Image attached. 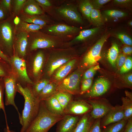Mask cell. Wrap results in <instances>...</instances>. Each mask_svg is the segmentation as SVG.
<instances>
[{
  "label": "cell",
  "instance_id": "cell-33",
  "mask_svg": "<svg viewBox=\"0 0 132 132\" xmlns=\"http://www.w3.org/2000/svg\"><path fill=\"white\" fill-rule=\"evenodd\" d=\"M104 13L107 16L113 18H121L127 15V14L124 12L115 10H106Z\"/></svg>",
  "mask_w": 132,
  "mask_h": 132
},
{
  "label": "cell",
  "instance_id": "cell-6",
  "mask_svg": "<svg viewBox=\"0 0 132 132\" xmlns=\"http://www.w3.org/2000/svg\"><path fill=\"white\" fill-rule=\"evenodd\" d=\"M80 78L79 73H74L65 78L57 89L60 92L76 94L79 91Z\"/></svg>",
  "mask_w": 132,
  "mask_h": 132
},
{
  "label": "cell",
  "instance_id": "cell-41",
  "mask_svg": "<svg viewBox=\"0 0 132 132\" xmlns=\"http://www.w3.org/2000/svg\"><path fill=\"white\" fill-rule=\"evenodd\" d=\"M126 55L123 53L119 55L116 61V66L120 69L125 62L127 58Z\"/></svg>",
  "mask_w": 132,
  "mask_h": 132
},
{
  "label": "cell",
  "instance_id": "cell-16",
  "mask_svg": "<svg viewBox=\"0 0 132 132\" xmlns=\"http://www.w3.org/2000/svg\"><path fill=\"white\" fill-rule=\"evenodd\" d=\"M92 123L89 114H85L79 119L74 132H89Z\"/></svg>",
  "mask_w": 132,
  "mask_h": 132
},
{
  "label": "cell",
  "instance_id": "cell-12",
  "mask_svg": "<svg viewBox=\"0 0 132 132\" xmlns=\"http://www.w3.org/2000/svg\"><path fill=\"white\" fill-rule=\"evenodd\" d=\"M106 115L101 126L102 127L120 121L124 118L123 109L122 106L120 105L113 107Z\"/></svg>",
  "mask_w": 132,
  "mask_h": 132
},
{
  "label": "cell",
  "instance_id": "cell-10",
  "mask_svg": "<svg viewBox=\"0 0 132 132\" xmlns=\"http://www.w3.org/2000/svg\"><path fill=\"white\" fill-rule=\"evenodd\" d=\"M110 86V83L107 80L103 78H99L91 87L87 94V96L92 98L100 96L108 91Z\"/></svg>",
  "mask_w": 132,
  "mask_h": 132
},
{
  "label": "cell",
  "instance_id": "cell-11",
  "mask_svg": "<svg viewBox=\"0 0 132 132\" xmlns=\"http://www.w3.org/2000/svg\"><path fill=\"white\" fill-rule=\"evenodd\" d=\"M79 120L78 116L65 115L59 121L56 132H74Z\"/></svg>",
  "mask_w": 132,
  "mask_h": 132
},
{
  "label": "cell",
  "instance_id": "cell-38",
  "mask_svg": "<svg viewBox=\"0 0 132 132\" xmlns=\"http://www.w3.org/2000/svg\"><path fill=\"white\" fill-rule=\"evenodd\" d=\"M92 78L84 79L82 82L80 94H82L91 88L92 83Z\"/></svg>",
  "mask_w": 132,
  "mask_h": 132
},
{
  "label": "cell",
  "instance_id": "cell-48",
  "mask_svg": "<svg viewBox=\"0 0 132 132\" xmlns=\"http://www.w3.org/2000/svg\"><path fill=\"white\" fill-rule=\"evenodd\" d=\"M125 82L129 86H131L132 84V73L128 74L124 77Z\"/></svg>",
  "mask_w": 132,
  "mask_h": 132
},
{
  "label": "cell",
  "instance_id": "cell-24",
  "mask_svg": "<svg viewBox=\"0 0 132 132\" xmlns=\"http://www.w3.org/2000/svg\"><path fill=\"white\" fill-rule=\"evenodd\" d=\"M44 61V55L40 51L36 55L33 65V73L35 76H37L42 68Z\"/></svg>",
  "mask_w": 132,
  "mask_h": 132
},
{
  "label": "cell",
  "instance_id": "cell-13",
  "mask_svg": "<svg viewBox=\"0 0 132 132\" xmlns=\"http://www.w3.org/2000/svg\"><path fill=\"white\" fill-rule=\"evenodd\" d=\"M43 101L47 109L52 113L62 116L65 115L64 110L54 95Z\"/></svg>",
  "mask_w": 132,
  "mask_h": 132
},
{
  "label": "cell",
  "instance_id": "cell-51",
  "mask_svg": "<svg viewBox=\"0 0 132 132\" xmlns=\"http://www.w3.org/2000/svg\"><path fill=\"white\" fill-rule=\"evenodd\" d=\"M6 11L2 6L0 1V21L4 19Z\"/></svg>",
  "mask_w": 132,
  "mask_h": 132
},
{
  "label": "cell",
  "instance_id": "cell-9",
  "mask_svg": "<svg viewBox=\"0 0 132 132\" xmlns=\"http://www.w3.org/2000/svg\"><path fill=\"white\" fill-rule=\"evenodd\" d=\"M92 108L90 115L94 119H99L105 116L113 107L101 101L89 100L87 102Z\"/></svg>",
  "mask_w": 132,
  "mask_h": 132
},
{
  "label": "cell",
  "instance_id": "cell-14",
  "mask_svg": "<svg viewBox=\"0 0 132 132\" xmlns=\"http://www.w3.org/2000/svg\"><path fill=\"white\" fill-rule=\"evenodd\" d=\"M59 12L63 16L72 21L81 22L82 20L76 9L70 6H66L58 9Z\"/></svg>",
  "mask_w": 132,
  "mask_h": 132
},
{
  "label": "cell",
  "instance_id": "cell-7",
  "mask_svg": "<svg viewBox=\"0 0 132 132\" xmlns=\"http://www.w3.org/2000/svg\"><path fill=\"white\" fill-rule=\"evenodd\" d=\"M92 109L90 105L83 100L71 101L64 110L65 115H81L87 113Z\"/></svg>",
  "mask_w": 132,
  "mask_h": 132
},
{
  "label": "cell",
  "instance_id": "cell-34",
  "mask_svg": "<svg viewBox=\"0 0 132 132\" xmlns=\"http://www.w3.org/2000/svg\"><path fill=\"white\" fill-rule=\"evenodd\" d=\"M4 88L3 78H0V111L1 110L3 111L5 115L6 121H7V119L3 99V92Z\"/></svg>",
  "mask_w": 132,
  "mask_h": 132
},
{
  "label": "cell",
  "instance_id": "cell-31",
  "mask_svg": "<svg viewBox=\"0 0 132 132\" xmlns=\"http://www.w3.org/2000/svg\"><path fill=\"white\" fill-rule=\"evenodd\" d=\"M49 83V82L48 80L44 79L41 80L34 84H33V87H31V88L34 96L37 97L44 87Z\"/></svg>",
  "mask_w": 132,
  "mask_h": 132
},
{
  "label": "cell",
  "instance_id": "cell-23",
  "mask_svg": "<svg viewBox=\"0 0 132 132\" xmlns=\"http://www.w3.org/2000/svg\"><path fill=\"white\" fill-rule=\"evenodd\" d=\"M119 52L118 45L115 43H113L108 51L107 57L109 62L113 67L116 66V61Z\"/></svg>",
  "mask_w": 132,
  "mask_h": 132
},
{
  "label": "cell",
  "instance_id": "cell-53",
  "mask_svg": "<svg viewBox=\"0 0 132 132\" xmlns=\"http://www.w3.org/2000/svg\"><path fill=\"white\" fill-rule=\"evenodd\" d=\"M4 132H17L13 130H10L9 127L7 123H6V127L4 129Z\"/></svg>",
  "mask_w": 132,
  "mask_h": 132
},
{
  "label": "cell",
  "instance_id": "cell-55",
  "mask_svg": "<svg viewBox=\"0 0 132 132\" xmlns=\"http://www.w3.org/2000/svg\"><path fill=\"white\" fill-rule=\"evenodd\" d=\"M20 21L19 18L17 17H16L14 20V22L16 25L18 24L19 23Z\"/></svg>",
  "mask_w": 132,
  "mask_h": 132
},
{
  "label": "cell",
  "instance_id": "cell-40",
  "mask_svg": "<svg viewBox=\"0 0 132 132\" xmlns=\"http://www.w3.org/2000/svg\"><path fill=\"white\" fill-rule=\"evenodd\" d=\"M4 61H5L0 58V77L3 78L8 76L7 70L5 63V62H4Z\"/></svg>",
  "mask_w": 132,
  "mask_h": 132
},
{
  "label": "cell",
  "instance_id": "cell-43",
  "mask_svg": "<svg viewBox=\"0 0 132 132\" xmlns=\"http://www.w3.org/2000/svg\"><path fill=\"white\" fill-rule=\"evenodd\" d=\"M110 1V0H95L91 2L93 8L98 9Z\"/></svg>",
  "mask_w": 132,
  "mask_h": 132
},
{
  "label": "cell",
  "instance_id": "cell-44",
  "mask_svg": "<svg viewBox=\"0 0 132 132\" xmlns=\"http://www.w3.org/2000/svg\"><path fill=\"white\" fill-rule=\"evenodd\" d=\"M25 0H15V10L16 12H18L26 3Z\"/></svg>",
  "mask_w": 132,
  "mask_h": 132
},
{
  "label": "cell",
  "instance_id": "cell-18",
  "mask_svg": "<svg viewBox=\"0 0 132 132\" xmlns=\"http://www.w3.org/2000/svg\"><path fill=\"white\" fill-rule=\"evenodd\" d=\"M76 59L72 60L61 66L56 73L55 78L57 80H60L65 77L71 70L76 62Z\"/></svg>",
  "mask_w": 132,
  "mask_h": 132
},
{
  "label": "cell",
  "instance_id": "cell-2",
  "mask_svg": "<svg viewBox=\"0 0 132 132\" xmlns=\"http://www.w3.org/2000/svg\"><path fill=\"white\" fill-rule=\"evenodd\" d=\"M63 117L51 112L47 109L44 101H42L37 115L25 132H48Z\"/></svg>",
  "mask_w": 132,
  "mask_h": 132
},
{
  "label": "cell",
  "instance_id": "cell-4",
  "mask_svg": "<svg viewBox=\"0 0 132 132\" xmlns=\"http://www.w3.org/2000/svg\"><path fill=\"white\" fill-rule=\"evenodd\" d=\"M108 36V34H107L102 36L87 53L83 62L86 66L91 67L95 65L100 60L101 49Z\"/></svg>",
  "mask_w": 132,
  "mask_h": 132
},
{
  "label": "cell",
  "instance_id": "cell-20",
  "mask_svg": "<svg viewBox=\"0 0 132 132\" xmlns=\"http://www.w3.org/2000/svg\"><path fill=\"white\" fill-rule=\"evenodd\" d=\"M25 3L24 10L27 14L33 15H40L42 13V10L35 1L29 0Z\"/></svg>",
  "mask_w": 132,
  "mask_h": 132
},
{
  "label": "cell",
  "instance_id": "cell-36",
  "mask_svg": "<svg viewBox=\"0 0 132 132\" xmlns=\"http://www.w3.org/2000/svg\"><path fill=\"white\" fill-rule=\"evenodd\" d=\"M132 59L130 57H127L124 63L120 68L121 73H126L132 69Z\"/></svg>",
  "mask_w": 132,
  "mask_h": 132
},
{
  "label": "cell",
  "instance_id": "cell-5",
  "mask_svg": "<svg viewBox=\"0 0 132 132\" xmlns=\"http://www.w3.org/2000/svg\"><path fill=\"white\" fill-rule=\"evenodd\" d=\"M5 91V104L6 106L11 105L17 111L19 118L21 115L16 105L14 99L17 91V84L15 78L13 76H8L3 78Z\"/></svg>",
  "mask_w": 132,
  "mask_h": 132
},
{
  "label": "cell",
  "instance_id": "cell-8",
  "mask_svg": "<svg viewBox=\"0 0 132 132\" xmlns=\"http://www.w3.org/2000/svg\"><path fill=\"white\" fill-rule=\"evenodd\" d=\"M11 62L17 74L20 78L29 85L33 84V82L27 74L26 64L22 59L15 55L11 58Z\"/></svg>",
  "mask_w": 132,
  "mask_h": 132
},
{
  "label": "cell",
  "instance_id": "cell-1",
  "mask_svg": "<svg viewBox=\"0 0 132 132\" xmlns=\"http://www.w3.org/2000/svg\"><path fill=\"white\" fill-rule=\"evenodd\" d=\"M17 91L22 95L24 100V108L19 119L22 125L20 132H25L38 113L40 101L33 95L30 85L23 87L17 83Z\"/></svg>",
  "mask_w": 132,
  "mask_h": 132
},
{
  "label": "cell",
  "instance_id": "cell-39",
  "mask_svg": "<svg viewBox=\"0 0 132 132\" xmlns=\"http://www.w3.org/2000/svg\"><path fill=\"white\" fill-rule=\"evenodd\" d=\"M117 36L123 44L129 46L132 45V40L131 38L127 35L123 33H119Z\"/></svg>",
  "mask_w": 132,
  "mask_h": 132
},
{
  "label": "cell",
  "instance_id": "cell-3",
  "mask_svg": "<svg viewBox=\"0 0 132 132\" xmlns=\"http://www.w3.org/2000/svg\"><path fill=\"white\" fill-rule=\"evenodd\" d=\"M13 37V29L10 23L6 21H0V48L5 55L6 52L12 46Z\"/></svg>",
  "mask_w": 132,
  "mask_h": 132
},
{
  "label": "cell",
  "instance_id": "cell-46",
  "mask_svg": "<svg viewBox=\"0 0 132 132\" xmlns=\"http://www.w3.org/2000/svg\"><path fill=\"white\" fill-rule=\"evenodd\" d=\"M0 2L3 8L6 11L10 9L11 0H2Z\"/></svg>",
  "mask_w": 132,
  "mask_h": 132
},
{
  "label": "cell",
  "instance_id": "cell-15",
  "mask_svg": "<svg viewBox=\"0 0 132 132\" xmlns=\"http://www.w3.org/2000/svg\"><path fill=\"white\" fill-rule=\"evenodd\" d=\"M28 35L25 32L22 31L17 35L16 41L17 50L21 56H24L26 53L28 44Z\"/></svg>",
  "mask_w": 132,
  "mask_h": 132
},
{
  "label": "cell",
  "instance_id": "cell-29",
  "mask_svg": "<svg viewBox=\"0 0 132 132\" xmlns=\"http://www.w3.org/2000/svg\"><path fill=\"white\" fill-rule=\"evenodd\" d=\"M90 20L96 25L99 26L104 23V20L101 13L98 9L93 8L91 13Z\"/></svg>",
  "mask_w": 132,
  "mask_h": 132
},
{
  "label": "cell",
  "instance_id": "cell-22",
  "mask_svg": "<svg viewBox=\"0 0 132 132\" xmlns=\"http://www.w3.org/2000/svg\"><path fill=\"white\" fill-rule=\"evenodd\" d=\"M55 85L49 83L46 84L37 97L39 100L41 101L51 96L55 92L56 89Z\"/></svg>",
  "mask_w": 132,
  "mask_h": 132
},
{
  "label": "cell",
  "instance_id": "cell-54",
  "mask_svg": "<svg viewBox=\"0 0 132 132\" xmlns=\"http://www.w3.org/2000/svg\"><path fill=\"white\" fill-rule=\"evenodd\" d=\"M125 94L126 97L129 99L131 100L132 101V93L128 91H125Z\"/></svg>",
  "mask_w": 132,
  "mask_h": 132
},
{
  "label": "cell",
  "instance_id": "cell-17",
  "mask_svg": "<svg viewBox=\"0 0 132 132\" xmlns=\"http://www.w3.org/2000/svg\"><path fill=\"white\" fill-rule=\"evenodd\" d=\"M55 45V43L51 40L43 38H38L34 39L33 41L30 49L33 50L37 49L52 47Z\"/></svg>",
  "mask_w": 132,
  "mask_h": 132
},
{
  "label": "cell",
  "instance_id": "cell-52",
  "mask_svg": "<svg viewBox=\"0 0 132 132\" xmlns=\"http://www.w3.org/2000/svg\"><path fill=\"white\" fill-rule=\"evenodd\" d=\"M0 58L8 63L10 62V60L8 56L4 54L0 48Z\"/></svg>",
  "mask_w": 132,
  "mask_h": 132
},
{
  "label": "cell",
  "instance_id": "cell-28",
  "mask_svg": "<svg viewBox=\"0 0 132 132\" xmlns=\"http://www.w3.org/2000/svg\"><path fill=\"white\" fill-rule=\"evenodd\" d=\"M99 28L96 27L91 29L84 30L81 31L74 40L75 41H82L93 35L99 30Z\"/></svg>",
  "mask_w": 132,
  "mask_h": 132
},
{
  "label": "cell",
  "instance_id": "cell-26",
  "mask_svg": "<svg viewBox=\"0 0 132 132\" xmlns=\"http://www.w3.org/2000/svg\"><path fill=\"white\" fill-rule=\"evenodd\" d=\"M127 121L124 119L114 123L102 132H123Z\"/></svg>",
  "mask_w": 132,
  "mask_h": 132
},
{
  "label": "cell",
  "instance_id": "cell-19",
  "mask_svg": "<svg viewBox=\"0 0 132 132\" xmlns=\"http://www.w3.org/2000/svg\"><path fill=\"white\" fill-rule=\"evenodd\" d=\"M77 28L63 24L53 25L48 28L49 32L54 33L64 34L74 32L77 30Z\"/></svg>",
  "mask_w": 132,
  "mask_h": 132
},
{
  "label": "cell",
  "instance_id": "cell-49",
  "mask_svg": "<svg viewBox=\"0 0 132 132\" xmlns=\"http://www.w3.org/2000/svg\"><path fill=\"white\" fill-rule=\"evenodd\" d=\"M132 1L131 0H115L114 2L116 4L119 5H124L127 4Z\"/></svg>",
  "mask_w": 132,
  "mask_h": 132
},
{
  "label": "cell",
  "instance_id": "cell-37",
  "mask_svg": "<svg viewBox=\"0 0 132 132\" xmlns=\"http://www.w3.org/2000/svg\"><path fill=\"white\" fill-rule=\"evenodd\" d=\"M100 69L99 65L91 66L85 73L83 77L84 79L92 78L96 71Z\"/></svg>",
  "mask_w": 132,
  "mask_h": 132
},
{
  "label": "cell",
  "instance_id": "cell-35",
  "mask_svg": "<svg viewBox=\"0 0 132 132\" xmlns=\"http://www.w3.org/2000/svg\"><path fill=\"white\" fill-rule=\"evenodd\" d=\"M24 22L29 23H33L43 26L45 25L46 22L44 20L35 16L26 17L25 18Z\"/></svg>",
  "mask_w": 132,
  "mask_h": 132
},
{
  "label": "cell",
  "instance_id": "cell-50",
  "mask_svg": "<svg viewBox=\"0 0 132 132\" xmlns=\"http://www.w3.org/2000/svg\"><path fill=\"white\" fill-rule=\"evenodd\" d=\"M36 1L42 5L46 6H50L51 4L50 2L47 0H36Z\"/></svg>",
  "mask_w": 132,
  "mask_h": 132
},
{
  "label": "cell",
  "instance_id": "cell-56",
  "mask_svg": "<svg viewBox=\"0 0 132 132\" xmlns=\"http://www.w3.org/2000/svg\"><path fill=\"white\" fill-rule=\"evenodd\" d=\"M129 24L131 26H132V21H130L129 23Z\"/></svg>",
  "mask_w": 132,
  "mask_h": 132
},
{
  "label": "cell",
  "instance_id": "cell-30",
  "mask_svg": "<svg viewBox=\"0 0 132 132\" xmlns=\"http://www.w3.org/2000/svg\"><path fill=\"white\" fill-rule=\"evenodd\" d=\"M68 60L67 58H61L58 59L53 62L49 69L48 73L49 75H51L56 69L66 63Z\"/></svg>",
  "mask_w": 132,
  "mask_h": 132
},
{
  "label": "cell",
  "instance_id": "cell-47",
  "mask_svg": "<svg viewBox=\"0 0 132 132\" xmlns=\"http://www.w3.org/2000/svg\"><path fill=\"white\" fill-rule=\"evenodd\" d=\"M123 53L126 55H131L132 53V48L129 45L124 46L122 49Z\"/></svg>",
  "mask_w": 132,
  "mask_h": 132
},
{
  "label": "cell",
  "instance_id": "cell-42",
  "mask_svg": "<svg viewBox=\"0 0 132 132\" xmlns=\"http://www.w3.org/2000/svg\"><path fill=\"white\" fill-rule=\"evenodd\" d=\"M89 132H102L101 129L100 121L99 119L97 120L92 123Z\"/></svg>",
  "mask_w": 132,
  "mask_h": 132
},
{
  "label": "cell",
  "instance_id": "cell-27",
  "mask_svg": "<svg viewBox=\"0 0 132 132\" xmlns=\"http://www.w3.org/2000/svg\"><path fill=\"white\" fill-rule=\"evenodd\" d=\"M80 9L83 14L90 21V16L93 9L91 2L88 0L82 1L80 5Z\"/></svg>",
  "mask_w": 132,
  "mask_h": 132
},
{
  "label": "cell",
  "instance_id": "cell-45",
  "mask_svg": "<svg viewBox=\"0 0 132 132\" xmlns=\"http://www.w3.org/2000/svg\"><path fill=\"white\" fill-rule=\"evenodd\" d=\"M123 132H132V117H131L127 120Z\"/></svg>",
  "mask_w": 132,
  "mask_h": 132
},
{
  "label": "cell",
  "instance_id": "cell-32",
  "mask_svg": "<svg viewBox=\"0 0 132 132\" xmlns=\"http://www.w3.org/2000/svg\"><path fill=\"white\" fill-rule=\"evenodd\" d=\"M43 26L25 22H22L20 25V29L22 31L27 32H34L41 29Z\"/></svg>",
  "mask_w": 132,
  "mask_h": 132
},
{
  "label": "cell",
  "instance_id": "cell-25",
  "mask_svg": "<svg viewBox=\"0 0 132 132\" xmlns=\"http://www.w3.org/2000/svg\"><path fill=\"white\" fill-rule=\"evenodd\" d=\"M124 118V119L127 121L132 116V101L126 97H122L121 99Z\"/></svg>",
  "mask_w": 132,
  "mask_h": 132
},
{
  "label": "cell",
  "instance_id": "cell-21",
  "mask_svg": "<svg viewBox=\"0 0 132 132\" xmlns=\"http://www.w3.org/2000/svg\"><path fill=\"white\" fill-rule=\"evenodd\" d=\"M64 110L72 100L71 94L68 93L60 92L54 95Z\"/></svg>",
  "mask_w": 132,
  "mask_h": 132
}]
</instances>
